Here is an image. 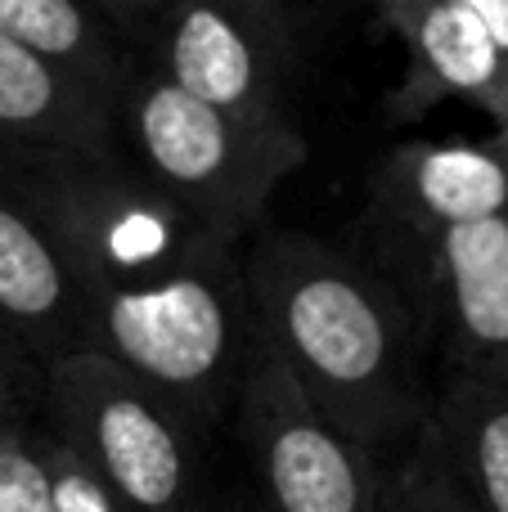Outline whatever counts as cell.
<instances>
[{"instance_id": "16", "label": "cell", "mask_w": 508, "mask_h": 512, "mask_svg": "<svg viewBox=\"0 0 508 512\" xmlns=\"http://www.w3.org/2000/svg\"><path fill=\"white\" fill-rule=\"evenodd\" d=\"M36 445H41L45 481H50V508L54 512H131L86 463L72 450H63L50 432L36 427Z\"/></svg>"}, {"instance_id": "6", "label": "cell", "mask_w": 508, "mask_h": 512, "mask_svg": "<svg viewBox=\"0 0 508 512\" xmlns=\"http://www.w3.org/2000/svg\"><path fill=\"white\" fill-rule=\"evenodd\" d=\"M230 436L239 486L261 512H378L387 459L338 432L261 342H252Z\"/></svg>"}, {"instance_id": "15", "label": "cell", "mask_w": 508, "mask_h": 512, "mask_svg": "<svg viewBox=\"0 0 508 512\" xmlns=\"http://www.w3.org/2000/svg\"><path fill=\"white\" fill-rule=\"evenodd\" d=\"M0 512H54L36 418H0Z\"/></svg>"}, {"instance_id": "13", "label": "cell", "mask_w": 508, "mask_h": 512, "mask_svg": "<svg viewBox=\"0 0 508 512\" xmlns=\"http://www.w3.org/2000/svg\"><path fill=\"white\" fill-rule=\"evenodd\" d=\"M0 36L113 104L140 54L95 0H0Z\"/></svg>"}, {"instance_id": "2", "label": "cell", "mask_w": 508, "mask_h": 512, "mask_svg": "<svg viewBox=\"0 0 508 512\" xmlns=\"http://www.w3.org/2000/svg\"><path fill=\"white\" fill-rule=\"evenodd\" d=\"M113 149L189 221L248 243L270 194L306 162V135L216 113L135 59L113 99Z\"/></svg>"}, {"instance_id": "3", "label": "cell", "mask_w": 508, "mask_h": 512, "mask_svg": "<svg viewBox=\"0 0 508 512\" xmlns=\"http://www.w3.org/2000/svg\"><path fill=\"white\" fill-rule=\"evenodd\" d=\"M0 162L59 239L86 292V324L95 306L162 288L207 239H221L189 221L117 149H0Z\"/></svg>"}, {"instance_id": "18", "label": "cell", "mask_w": 508, "mask_h": 512, "mask_svg": "<svg viewBox=\"0 0 508 512\" xmlns=\"http://www.w3.org/2000/svg\"><path fill=\"white\" fill-rule=\"evenodd\" d=\"M36 391H41V373L0 333V418H36Z\"/></svg>"}, {"instance_id": "22", "label": "cell", "mask_w": 508, "mask_h": 512, "mask_svg": "<svg viewBox=\"0 0 508 512\" xmlns=\"http://www.w3.org/2000/svg\"><path fill=\"white\" fill-rule=\"evenodd\" d=\"M504 221H508V216H504Z\"/></svg>"}, {"instance_id": "9", "label": "cell", "mask_w": 508, "mask_h": 512, "mask_svg": "<svg viewBox=\"0 0 508 512\" xmlns=\"http://www.w3.org/2000/svg\"><path fill=\"white\" fill-rule=\"evenodd\" d=\"M0 333L45 373L54 360L86 351V292L32 198L0 162Z\"/></svg>"}, {"instance_id": "4", "label": "cell", "mask_w": 508, "mask_h": 512, "mask_svg": "<svg viewBox=\"0 0 508 512\" xmlns=\"http://www.w3.org/2000/svg\"><path fill=\"white\" fill-rule=\"evenodd\" d=\"M243 248L248 243L207 239L176 279L140 297L104 301L86 324V351L108 355L149 387L167 391L212 441L230 432L257 342Z\"/></svg>"}, {"instance_id": "19", "label": "cell", "mask_w": 508, "mask_h": 512, "mask_svg": "<svg viewBox=\"0 0 508 512\" xmlns=\"http://www.w3.org/2000/svg\"><path fill=\"white\" fill-rule=\"evenodd\" d=\"M99 9L108 14V23L122 32V41L140 54V41L149 36V27L158 23V14L171 5V0H95Z\"/></svg>"}, {"instance_id": "8", "label": "cell", "mask_w": 508, "mask_h": 512, "mask_svg": "<svg viewBox=\"0 0 508 512\" xmlns=\"http://www.w3.org/2000/svg\"><path fill=\"white\" fill-rule=\"evenodd\" d=\"M508 216V135L410 140L378 162L365 198V261L419 248L441 230Z\"/></svg>"}, {"instance_id": "7", "label": "cell", "mask_w": 508, "mask_h": 512, "mask_svg": "<svg viewBox=\"0 0 508 512\" xmlns=\"http://www.w3.org/2000/svg\"><path fill=\"white\" fill-rule=\"evenodd\" d=\"M153 72L252 126H297L293 81L302 63L230 0H171L140 41Z\"/></svg>"}, {"instance_id": "17", "label": "cell", "mask_w": 508, "mask_h": 512, "mask_svg": "<svg viewBox=\"0 0 508 512\" xmlns=\"http://www.w3.org/2000/svg\"><path fill=\"white\" fill-rule=\"evenodd\" d=\"M239 14H248L266 36H275L297 63H306V50L324 32L333 0H230Z\"/></svg>"}, {"instance_id": "21", "label": "cell", "mask_w": 508, "mask_h": 512, "mask_svg": "<svg viewBox=\"0 0 508 512\" xmlns=\"http://www.w3.org/2000/svg\"><path fill=\"white\" fill-rule=\"evenodd\" d=\"M203 512H261V508L252 504V495L239 486V481H216V490L203 504Z\"/></svg>"}, {"instance_id": "14", "label": "cell", "mask_w": 508, "mask_h": 512, "mask_svg": "<svg viewBox=\"0 0 508 512\" xmlns=\"http://www.w3.org/2000/svg\"><path fill=\"white\" fill-rule=\"evenodd\" d=\"M378 512H468L446 472L437 468L432 450L414 436L410 450L387 459L383 468V495H378Z\"/></svg>"}, {"instance_id": "12", "label": "cell", "mask_w": 508, "mask_h": 512, "mask_svg": "<svg viewBox=\"0 0 508 512\" xmlns=\"http://www.w3.org/2000/svg\"><path fill=\"white\" fill-rule=\"evenodd\" d=\"M0 149H113V104L0 36Z\"/></svg>"}, {"instance_id": "11", "label": "cell", "mask_w": 508, "mask_h": 512, "mask_svg": "<svg viewBox=\"0 0 508 512\" xmlns=\"http://www.w3.org/2000/svg\"><path fill=\"white\" fill-rule=\"evenodd\" d=\"M419 441L468 512H508V382L441 373Z\"/></svg>"}, {"instance_id": "20", "label": "cell", "mask_w": 508, "mask_h": 512, "mask_svg": "<svg viewBox=\"0 0 508 512\" xmlns=\"http://www.w3.org/2000/svg\"><path fill=\"white\" fill-rule=\"evenodd\" d=\"M455 5H464L468 14L482 18V23L495 32V41L508 50V0H455Z\"/></svg>"}, {"instance_id": "5", "label": "cell", "mask_w": 508, "mask_h": 512, "mask_svg": "<svg viewBox=\"0 0 508 512\" xmlns=\"http://www.w3.org/2000/svg\"><path fill=\"white\" fill-rule=\"evenodd\" d=\"M36 427L72 450L131 512H203L212 436L108 355L72 351L41 373Z\"/></svg>"}, {"instance_id": "1", "label": "cell", "mask_w": 508, "mask_h": 512, "mask_svg": "<svg viewBox=\"0 0 508 512\" xmlns=\"http://www.w3.org/2000/svg\"><path fill=\"white\" fill-rule=\"evenodd\" d=\"M252 333L338 432L396 459L437 400L432 346L396 288L356 248L261 234L243 248Z\"/></svg>"}, {"instance_id": "10", "label": "cell", "mask_w": 508, "mask_h": 512, "mask_svg": "<svg viewBox=\"0 0 508 512\" xmlns=\"http://www.w3.org/2000/svg\"><path fill=\"white\" fill-rule=\"evenodd\" d=\"M405 45V86L396 113L419 117L441 99L473 104L508 135V50L477 14L455 0H369Z\"/></svg>"}]
</instances>
